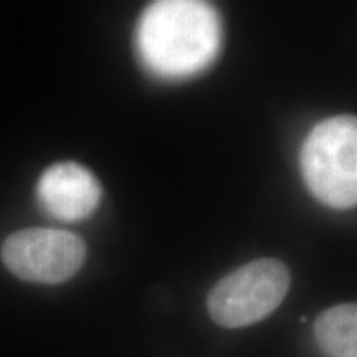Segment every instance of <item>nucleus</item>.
Here are the masks:
<instances>
[{
    "mask_svg": "<svg viewBox=\"0 0 357 357\" xmlns=\"http://www.w3.org/2000/svg\"><path fill=\"white\" fill-rule=\"evenodd\" d=\"M218 12L197 0L151 3L136 29V50L147 71L164 79H184L213 63L220 50Z\"/></svg>",
    "mask_w": 357,
    "mask_h": 357,
    "instance_id": "1",
    "label": "nucleus"
},
{
    "mask_svg": "<svg viewBox=\"0 0 357 357\" xmlns=\"http://www.w3.org/2000/svg\"><path fill=\"white\" fill-rule=\"evenodd\" d=\"M300 162L306 187L319 202L356 207L357 116H333L316 124L303 142Z\"/></svg>",
    "mask_w": 357,
    "mask_h": 357,
    "instance_id": "2",
    "label": "nucleus"
},
{
    "mask_svg": "<svg viewBox=\"0 0 357 357\" xmlns=\"http://www.w3.org/2000/svg\"><path fill=\"white\" fill-rule=\"evenodd\" d=\"M291 276L273 258L250 261L218 281L207 298L211 318L222 328H245L270 316L287 296Z\"/></svg>",
    "mask_w": 357,
    "mask_h": 357,
    "instance_id": "3",
    "label": "nucleus"
},
{
    "mask_svg": "<svg viewBox=\"0 0 357 357\" xmlns=\"http://www.w3.org/2000/svg\"><path fill=\"white\" fill-rule=\"evenodd\" d=\"M86 247L78 235L65 230L30 229L8 236L2 260L13 275L32 283L56 284L82 268Z\"/></svg>",
    "mask_w": 357,
    "mask_h": 357,
    "instance_id": "4",
    "label": "nucleus"
},
{
    "mask_svg": "<svg viewBox=\"0 0 357 357\" xmlns=\"http://www.w3.org/2000/svg\"><path fill=\"white\" fill-rule=\"evenodd\" d=\"M37 194L45 212L60 220L77 222L96 211L101 187L88 169L75 162H61L42 174Z\"/></svg>",
    "mask_w": 357,
    "mask_h": 357,
    "instance_id": "5",
    "label": "nucleus"
},
{
    "mask_svg": "<svg viewBox=\"0 0 357 357\" xmlns=\"http://www.w3.org/2000/svg\"><path fill=\"white\" fill-rule=\"evenodd\" d=\"M314 337L328 357H357V303H344L321 312Z\"/></svg>",
    "mask_w": 357,
    "mask_h": 357,
    "instance_id": "6",
    "label": "nucleus"
}]
</instances>
